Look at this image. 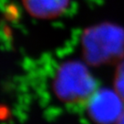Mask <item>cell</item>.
I'll return each mask as SVG.
<instances>
[{"mask_svg":"<svg viewBox=\"0 0 124 124\" xmlns=\"http://www.w3.org/2000/svg\"><path fill=\"white\" fill-rule=\"evenodd\" d=\"M114 86L115 91L124 101V62H120L117 67L114 78Z\"/></svg>","mask_w":124,"mask_h":124,"instance_id":"5b68a950","label":"cell"},{"mask_svg":"<svg viewBox=\"0 0 124 124\" xmlns=\"http://www.w3.org/2000/svg\"><path fill=\"white\" fill-rule=\"evenodd\" d=\"M86 61L101 64L124 55V31L112 25H100L86 31L83 39Z\"/></svg>","mask_w":124,"mask_h":124,"instance_id":"7a4b0ae2","label":"cell"},{"mask_svg":"<svg viewBox=\"0 0 124 124\" xmlns=\"http://www.w3.org/2000/svg\"><path fill=\"white\" fill-rule=\"evenodd\" d=\"M97 90V81L88 68L77 61L62 63L53 76V93L67 106H85Z\"/></svg>","mask_w":124,"mask_h":124,"instance_id":"6da1fadb","label":"cell"},{"mask_svg":"<svg viewBox=\"0 0 124 124\" xmlns=\"http://www.w3.org/2000/svg\"><path fill=\"white\" fill-rule=\"evenodd\" d=\"M116 124H124V112L122 113V115L120 116V120H118V122Z\"/></svg>","mask_w":124,"mask_h":124,"instance_id":"8992f818","label":"cell"},{"mask_svg":"<svg viewBox=\"0 0 124 124\" xmlns=\"http://www.w3.org/2000/svg\"><path fill=\"white\" fill-rule=\"evenodd\" d=\"M87 115L96 124H116L124 112V101L116 91L98 89L86 103Z\"/></svg>","mask_w":124,"mask_h":124,"instance_id":"3957f363","label":"cell"},{"mask_svg":"<svg viewBox=\"0 0 124 124\" xmlns=\"http://www.w3.org/2000/svg\"><path fill=\"white\" fill-rule=\"evenodd\" d=\"M24 8L31 17L52 19L64 13L70 0H21Z\"/></svg>","mask_w":124,"mask_h":124,"instance_id":"277c9868","label":"cell"}]
</instances>
